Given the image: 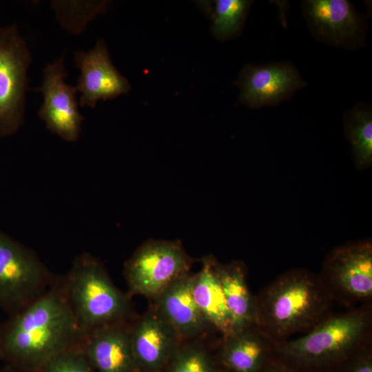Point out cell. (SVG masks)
Segmentation results:
<instances>
[{
  "label": "cell",
  "mask_w": 372,
  "mask_h": 372,
  "mask_svg": "<svg viewBox=\"0 0 372 372\" xmlns=\"http://www.w3.org/2000/svg\"><path fill=\"white\" fill-rule=\"evenodd\" d=\"M84 335L68 302L62 277L39 298L0 324L1 358L39 371L51 358L81 344Z\"/></svg>",
  "instance_id": "6da1fadb"
},
{
  "label": "cell",
  "mask_w": 372,
  "mask_h": 372,
  "mask_svg": "<svg viewBox=\"0 0 372 372\" xmlns=\"http://www.w3.org/2000/svg\"><path fill=\"white\" fill-rule=\"evenodd\" d=\"M255 300L256 325L278 343L310 331L332 314L335 302L320 275L304 269L280 275Z\"/></svg>",
  "instance_id": "7a4b0ae2"
},
{
  "label": "cell",
  "mask_w": 372,
  "mask_h": 372,
  "mask_svg": "<svg viewBox=\"0 0 372 372\" xmlns=\"http://www.w3.org/2000/svg\"><path fill=\"white\" fill-rule=\"evenodd\" d=\"M371 303L331 314L302 336L277 343L273 357L297 372L335 370L372 342Z\"/></svg>",
  "instance_id": "3957f363"
},
{
  "label": "cell",
  "mask_w": 372,
  "mask_h": 372,
  "mask_svg": "<svg viewBox=\"0 0 372 372\" xmlns=\"http://www.w3.org/2000/svg\"><path fill=\"white\" fill-rule=\"evenodd\" d=\"M65 296L85 335L99 327L127 322L128 297L112 282L101 261L90 253L76 256L62 277Z\"/></svg>",
  "instance_id": "277c9868"
},
{
  "label": "cell",
  "mask_w": 372,
  "mask_h": 372,
  "mask_svg": "<svg viewBox=\"0 0 372 372\" xmlns=\"http://www.w3.org/2000/svg\"><path fill=\"white\" fill-rule=\"evenodd\" d=\"M56 277L34 251L0 229V309L9 316L17 313Z\"/></svg>",
  "instance_id": "5b68a950"
},
{
  "label": "cell",
  "mask_w": 372,
  "mask_h": 372,
  "mask_svg": "<svg viewBox=\"0 0 372 372\" xmlns=\"http://www.w3.org/2000/svg\"><path fill=\"white\" fill-rule=\"evenodd\" d=\"M32 63L30 48L14 25L0 28V137L23 124Z\"/></svg>",
  "instance_id": "8992f818"
},
{
  "label": "cell",
  "mask_w": 372,
  "mask_h": 372,
  "mask_svg": "<svg viewBox=\"0 0 372 372\" xmlns=\"http://www.w3.org/2000/svg\"><path fill=\"white\" fill-rule=\"evenodd\" d=\"M193 263L180 241L149 240L127 260L124 276L131 293L154 299Z\"/></svg>",
  "instance_id": "52a82bcc"
},
{
  "label": "cell",
  "mask_w": 372,
  "mask_h": 372,
  "mask_svg": "<svg viewBox=\"0 0 372 372\" xmlns=\"http://www.w3.org/2000/svg\"><path fill=\"white\" fill-rule=\"evenodd\" d=\"M320 276L335 301L349 307L359 302H371V241H358L335 248L326 258Z\"/></svg>",
  "instance_id": "ba28073f"
},
{
  "label": "cell",
  "mask_w": 372,
  "mask_h": 372,
  "mask_svg": "<svg viewBox=\"0 0 372 372\" xmlns=\"http://www.w3.org/2000/svg\"><path fill=\"white\" fill-rule=\"evenodd\" d=\"M65 53L43 70L41 85L35 90L43 95L38 112L46 128L65 141L76 142L81 132L84 117L79 110L76 87L66 83Z\"/></svg>",
  "instance_id": "9c48e42d"
},
{
  "label": "cell",
  "mask_w": 372,
  "mask_h": 372,
  "mask_svg": "<svg viewBox=\"0 0 372 372\" xmlns=\"http://www.w3.org/2000/svg\"><path fill=\"white\" fill-rule=\"evenodd\" d=\"M303 17L309 32L320 42L346 48L364 45L366 19L347 0H305Z\"/></svg>",
  "instance_id": "30bf717a"
},
{
  "label": "cell",
  "mask_w": 372,
  "mask_h": 372,
  "mask_svg": "<svg viewBox=\"0 0 372 372\" xmlns=\"http://www.w3.org/2000/svg\"><path fill=\"white\" fill-rule=\"evenodd\" d=\"M236 84L240 89L241 103L256 109L276 105L288 100L307 83L291 63L280 62L258 65L246 64Z\"/></svg>",
  "instance_id": "8fae6325"
},
{
  "label": "cell",
  "mask_w": 372,
  "mask_h": 372,
  "mask_svg": "<svg viewBox=\"0 0 372 372\" xmlns=\"http://www.w3.org/2000/svg\"><path fill=\"white\" fill-rule=\"evenodd\" d=\"M79 77L76 89L79 92V105L94 108L101 100L107 101L127 94L131 85L114 65L103 39L88 51L74 53Z\"/></svg>",
  "instance_id": "7c38bea8"
},
{
  "label": "cell",
  "mask_w": 372,
  "mask_h": 372,
  "mask_svg": "<svg viewBox=\"0 0 372 372\" xmlns=\"http://www.w3.org/2000/svg\"><path fill=\"white\" fill-rule=\"evenodd\" d=\"M130 336L138 372H163L183 342L155 307L130 324Z\"/></svg>",
  "instance_id": "4fadbf2b"
},
{
  "label": "cell",
  "mask_w": 372,
  "mask_h": 372,
  "mask_svg": "<svg viewBox=\"0 0 372 372\" xmlns=\"http://www.w3.org/2000/svg\"><path fill=\"white\" fill-rule=\"evenodd\" d=\"M277 343L256 324L236 329L223 336L218 362L229 372H261Z\"/></svg>",
  "instance_id": "5bb4252c"
},
{
  "label": "cell",
  "mask_w": 372,
  "mask_h": 372,
  "mask_svg": "<svg viewBox=\"0 0 372 372\" xmlns=\"http://www.w3.org/2000/svg\"><path fill=\"white\" fill-rule=\"evenodd\" d=\"M81 347L96 372H138L127 322L92 331L84 335Z\"/></svg>",
  "instance_id": "9a60e30c"
},
{
  "label": "cell",
  "mask_w": 372,
  "mask_h": 372,
  "mask_svg": "<svg viewBox=\"0 0 372 372\" xmlns=\"http://www.w3.org/2000/svg\"><path fill=\"white\" fill-rule=\"evenodd\" d=\"M194 274L189 272L170 283L155 300V308L178 333L183 342L197 337L211 327L193 295Z\"/></svg>",
  "instance_id": "2e32d148"
},
{
  "label": "cell",
  "mask_w": 372,
  "mask_h": 372,
  "mask_svg": "<svg viewBox=\"0 0 372 372\" xmlns=\"http://www.w3.org/2000/svg\"><path fill=\"white\" fill-rule=\"evenodd\" d=\"M216 260L212 256L203 259L201 269L194 274L192 290L208 324L225 336L233 331V322L216 273Z\"/></svg>",
  "instance_id": "e0dca14e"
},
{
  "label": "cell",
  "mask_w": 372,
  "mask_h": 372,
  "mask_svg": "<svg viewBox=\"0 0 372 372\" xmlns=\"http://www.w3.org/2000/svg\"><path fill=\"white\" fill-rule=\"evenodd\" d=\"M216 273L231 314L233 331L256 324V300L247 282V271L242 262H215Z\"/></svg>",
  "instance_id": "ac0fdd59"
},
{
  "label": "cell",
  "mask_w": 372,
  "mask_h": 372,
  "mask_svg": "<svg viewBox=\"0 0 372 372\" xmlns=\"http://www.w3.org/2000/svg\"><path fill=\"white\" fill-rule=\"evenodd\" d=\"M347 136L355 163L367 166L372 161V112L369 105L358 103L344 116Z\"/></svg>",
  "instance_id": "d6986e66"
},
{
  "label": "cell",
  "mask_w": 372,
  "mask_h": 372,
  "mask_svg": "<svg viewBox=\"0 0 372 372\" xmlns=\"http://www.w3.org/2000/svg\"><path fill=\"white\" fill-rule=\"evenodd\" d=\"M108 1L54 0L50 4L61 27L74 34L82 33L88 24L105 12Z\"/></svg>",
  "instance_id": "ffe728a7"
},
{
  "label": "cell",
  "mask_w": 372,
  "mask_h": 372,
  "mask_svg": "<svg viewBox=\"0 0 372 372\" xmlns=\"http://www.w3.org/2000/svg\"><path fill=\"white\" fill-rule=\"evenodd\" d=\"M253 1L247 0H216L207 12L212 19L214 36L225 41L236 37L240 32ZM211 4V3H209Z\"/></svg>",
  "instance_id": "44dd1931"
},
{
  "label": "cell",
  "mask_w": 372,
  "mask_h": 372,
  "mask_svg": "<svg viewBox=\"0 0 372 372\" xmlns=\"http://www.w3.org/2000/svg\"><path fill=\"white\" fill-rule=\"evenodd\" d=\"M221 367L208 351L194 342H183L163 372H220Z\"/></svg>",
  "instance_id": "7402d4cb"
},
{
  "label": "cell",
  "mask_w": 372,
  "mask_h": 372,
  "mask_svg": "<svg viewBox=\"0 0 372 372\" xmlns=\"http://www.w3.org/2000/svg\"><path fill=\"white\" fill-rule=\"evenodd\" d=\"M41 372H96L81 344L63 351L48 361Z\"/></svg>",
  "instance_id": "603a6c76"
},
{
  "label": "cell",
  "mask_w": 372,
  "mask_h": 372,
  "mask_svg": "<svg viewBox=\"0 0 372 372\" xmlns=\"http://www.w3.org/2000/svg\"><path fill=\"white\" fill-rule=\"evenodd\" d=\"M335 370L337 372H372V342L353 353Z\"/></svg>",
  "instance_id": "cb8c5ba5"
},
{
  "label": "cell",
  "mask_w": 372,
  "mask_h": 372,
  "mask_svg": "<svg viewBox=\"0 0 372 372\" xmlns=\"http://www.w3.org/2000/svg\"><path fill=\"white\" fill-rule=\"evenodd\" d=\"M261 372H297L284 364L280 360L273 357L265 366Z\"/></svg>",
  "instance_id": "d4e9b609"
},
{
  "label": "cell",
  "mask_w": 372,
  "mask_h": 372,
  "mask_svg": "<svg viewBox=\"0 0 372 372\" xmlns=\"http://www.w3.org/2000/svg\"><path fill=\"white\" fill-rule=\"evenodd\" d=\"M318 372H337L336 370H329V371H318Z\"/></svg>",
  "instance_id": "484cf974"
},
{
  "label": "cell",
  "mask_w": 372,
  "mask_h": 372,
  "mask_svg": "<svg viewBox=\"0 0 372 372\" xmlns=\"http://www.w3.org/2000/svg\"><path fill=\"white\" fill-rule=\"evenodd\" d=\"M220 372H229V371H227V370H225V369H223L221 368V370H220Z\"/></svg>",
  "instance_id": "4316f807"
},
{
  "label": "cell",
  "mask_w": 372,
  "mask_h": 372,
  "mask_svg": "<svg viewBox=\"0 0 372 372\" xmlns=\"http://www.w3.org/2000/svg\"><path fill=\"white\" fill-rule=\"evenodd\" d=\"M1 358V346H0V359Z\"/></svg>",
  "instance_id": "83f0119b"
}]
</instances>
